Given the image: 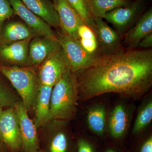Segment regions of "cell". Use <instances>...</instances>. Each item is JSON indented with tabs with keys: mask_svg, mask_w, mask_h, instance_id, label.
<instances>
[{
	"mask_svg": "<svg viewBox=\"0 0 152 152\" xmlns=\"http://www.w3.org/2000/svg\"><path fill=\"white\" fill-rule=\"evenodd\" d=\"M75 73L79 100L110 92L138 98L152 85V50H119Z\"/></svg>",
	"mask_w": 152,
	"mask_h": 152,
	"instance_id": "cell-1",
	"label": "cell"
},
{
	"mask_svg": "<svg viewBox=\"0 0 152 152\" xmlns=\"http://www.w3.org/2000/svg\"><path fill=\"white\" fill-rule=\"evenodd\" d=\"M78 100L77 77L75 73L69 70L53 87L50 99L53 119L61 121L73 119L76 116Z\"/></svg>",
	"mask_w": 152,
	"mask_h": 152,
	"instance_id": "cell-2",
	"label": "cell"
},
{
	"mask_svg": "<svg viewBox=\"0 0 152 152\" xmlns=\"http://www.w3.org/2000/svg\"><path fill=\"white\" fill-rule=\"evenodd\" d=\"M0 72L12 83L26 110L34 108L40 84L35 71L30 67L0 65Z\"/></svg>",
	"mask_w": 152,
	"mask_h": 152,
	"instance_id": "cell-3",
	"label": "cell"
},
{
	"mask_svg": "<svg viewBox=\"0 0 152 152\" xmlns=\"http://www.w3.org/2000/svg\"><path fill=\"white\" fill-rule=\"evenodd\" d=\"M56 37L65 53L71 70L74 72L93 65L100 57H96L89 54L78 40L64 33L59 34Z\"/></svg>",
	"mask_w": 152,
	"mask_h": 152,
	"instance_id": "cell-4",
	"label": "cell"
},
{
	"mask_svg": "<svg viewBox=\"0 0 152 152\" xmlns=\"http://www.w3.org/2000/svg\"><path fill=\"white\" fill-rule=\"evenodd\" d=\"M41 64L38 75L40 82L42 84L51 87H53L62 77L71 70L61 47L52 53Z\"/></svg>",
	"mask_w": 152,
	"mask_h": 152,
	"instance_id": "cell-5",
	"label": "cell"
},
{
	"mask_svg": "<svg viewBox=\"0 0 152 152\" xmlns=\"http://www.w3.org/2000/svg\"><path fill=\"white\" fill-rule=\"evenodd\" d=\"M0 142L12 152L22 148L21 135L15 107L3 111L0 115Z\"/></svg>",
	"mask_w": 152,
	"mask_h": 152,
	"instance_id": "cell-6",
	"label": "cell"
},
{
	"mask_svg": "<svg viewBox=\"0 0 152 152\" xmlns=\"http://www.w3.org/2000/svg\"><path fill=\"white\" fill-rule=\"evenodd\" d=\"M22 138V148L25 152H38L39 149L37 127L28 114V110L22 102L15 104Z\"/></svg>",
	"mask_w": 152,
	"mask_h": 152,
	"instance_id": "cell-7",
	"label": "cell"
},
{
	"mask_svg": "<svg viewBox=\"0 0 152 152\" xmlns=\"http://www.w3.org/2000/svg\"><path fill=\"white\" fill-rule=\"evenodd\" d=\"M53 1V4L58 15L60 27L63 33L78 40L77 33L78 28L84 22L67 0Z\"/></svg>",
	"mask_w": 152,
	"mask_h": 152,
	"instance_id": "cell-8",
	"label": "cell"
},
{
	"mask_svg": "<svg viewBox=\"0 0 152 152\" xmlns=\"http://www.w3.org/2000/svg\"><path fill=\"white\" fill-rule=\"evenodd\" d=\"M14 14L18 16L25 23L39 36L56 38L50 26L26 7L21 0H8Z\"/></svg>",
	"mask_w": 152,
	"mask_h": 152,
	"instance_id": "cell-9",
	"label": "cell"
},
{
	"mask_svg": "<svg viewBox=\"0 0 152 152\" xmlns=\"http://www.w3.org/2000/svg\"><path fill=\"white\" fill-rule=\"evenodd\" d=\"M61 47L57 37L39 36L32 38L29 45V65L36 66L41 64L50 55Z\"/></svg>",
	"mask_w": 152,
	"mask_h": 152,
	"instance_id": "cell-10",
	"label": "cell"
},
{
	"mask_svg": "<svg viewBox=\"0 0 152 152\" xmlns=\"http://www.w3.org/2000/svg\"><path fill=\"white\" fill-rule=\"evenodd\" d=\"M94 23V31L102 54H108L120 50V37L118 33L102 18H95Z\"/></svg>",
	"mask_w": 152,
	"mask_h": 152,
	"instance_id": "cell-11",
	"label": "cell"
},
{
	"mask_svg": "<svg viewBox=\"0 0 152 152\" xmlns=\"http://www.w3.org/2000/svg\"><path fill=\"white\" fill-rule=\"evenodd\" d=\"M32 39H26L0 45V59L12 64L29 65V45Z\"/></svg>",
	"mask_w": 152,
	"mask_h": 152,
	"instance_id": "cell-12",
	"label": "cell"
},
{
	"mask_svg": "<svg viewBox=\"0 0 152 152\" xmlns=\"http://www.w3.org/2000/svg\"><path fill=\"white\" fill-rule=\"evenodd\" d=\"M139 2L125 7L117 8L108 12L104 18L110 22L117 30L118 34L126 31L135 18L140 7Z\"/></svg>",
	"mask_w": 152,
	"mask_h": 152,
	"instance_id": "cell-13",
	"label": "cell"
},
{
	"mask_svg": "<svg viewBox=\"0 0 152 152\" xmlns=\"http://www.w3.org/2000/svg\"><path fill=\"white\" fill-rule=\"evenodd\" d=\"M152 33V10L150 9L137 22L134 26L125 36L123 44L126 50L137 48L145 37Z\"/></svg>",
	"mask_w": 152,
	"mask_h": 152,
	"instance_id": "cell-14",
	"label": "cell"
},
{
	"mask_svg": "<svg viewBox=\"0 0 152 152\" xmlns=\"http://www.w3.org/2000/svg\"><path fill=\"white\" fill-rule=\"evenodd\" d=\"M53 87L41 84L34 108V124L37 128L46 125L53 118L50 110V99Z\"/></svg>",
	"mask_w": 152,
	"mask_h": 152,
	"instance_id": "cell-15",
	"label": "cell"
},
{
	"mask_svg": "<svg viewBox=\"0 0 152 152\" xmlns=\"http://www.w3.org/2000/svg\"><path fill=\"white\" fill-rule=\"evenodd\" d=\"M29 10L50 25L60 27L58 15L53 4L49 0H21Z\"/></svg>",
	"mask_w": 152,
	"mask_h": 152,
	"instance_id": "cell-16",
	"label": "cell"
},
{
	"mask_svg": "<svg viewBox=\"0 0 152 152\" xmlns=\"http://www.w3.org/2000/svg\"><path fill=\"white\" fill-rule=\"evenodd\" d=\"M3 44H6L32 39L39 36L26 24L18 21L7 23L0 30ZM2 44V45H3Z\"/></svg>",
	"mask_w": 152,
	"mask_h": 152,
	"instance_id": "cell-17",
	"label": "cell"
},
{
	"mask_svg": "<svg viewBox=\"0 0 152 152\" xmlns=\"http://www.w3.org/2000/svg\"><path fill=\"white\" fill-rule=\"evenodd\" d=\"M77 33L80 45L89 54L96 57L103 55L99 47L96 36L91 28L83 23L79 26Z\"/></svg>",
	"mask_w": 152,
	"mask_h": 152,
	"instance_id": "cell-18",
	"label": "cell"
},
{
	"mask_svg": "<svg viewBox=\"0 0 152 152\" xmlns=\"http://www.w3.org/2000/svg\"><path fill=\"white\" fill-rule=\"evenodd\" d=\"M128 115L123 105L119 104L114 108L109 119V127L111 134L115 138L121 137L127 128Z\"/></svg>",
	"mask_w": 152,
	"mask_h": 152,
	"instance_id": "cell-19",
	"label": "cell"
},
{
	"mask_svg": "<svg viewBox=\"0 0 152 152\" xmlns=\"http://www.w3.org/2000/svg\"><path fill=\"white\" fill-rule=\"evenodd\" d=\"M89 2L94 18L102 19L108 12L130 5L129 0H89Z\"/></svg>",
	"mask_w": 152,
	"mask_h": 152,
	"instance_id": "cell-20",
	"label": "cell"
},
{
	"mask_svg": "<svg viewBox=\"0 0 152 152\" xmlns=\"http://www.w3.org/2000/svg\"><path fill=\"white\" fill-rule=\"evenodd\" d=\"M106 111L102 106L92 108L87 115V121L91 129L98 135H102L105 127Z\"/></svg>",
	"mask_w": 152,
	"mask_h": 152,
	"instance_id": "cell-21",
	"label": "cell"
},
{
	"mask_svg": "<svg viewBox=\"0 0 152 152\" xmlns=\"http://www.w3.org/2000/svg\"><path fill=\"white\" fill-rule=\"evenodd\" d=\"M77 13L85 23L94 30V17L93 16L89 0H67Z\"/></svg>",
	"mask_w": 152,
	"mask_h": 152,
	"instance_id": "cell-22",
	"label": "cell"
},
{
	"mask_svg": "<svg viewBox=\"0 0 152 152\" xmlns=\"http://www.w3.org/2000/svg\"><path fill=\"white\" fill-rule=\"evenodd\" d=\"M152 119V102L150 101L139 112L133 129L134 133L137 134L140 132L151 123Z\"/></svg>",
	"mask_w": 152,
	"mask_h": 152,
	"instance_id": "cell-23",
	"label": "cell"
},
{
	"mask_svg": "<svg viewBox=\"0 0 152 152\" xmlns=\"http://www.w3.org/2000/svg\"><path fill=\"white\" fill-rule=\"evenodd\" d=\"M18 102L13 93L0 80V104L3 107H13Z\"/></svg>",
	"mask_w": 152,
	"mask_h": 152,
	"instance_id": "cell-24",
	"label": "cell"
},
{
	"mask_svg": "<svg viewBox=\"0 0 152 152\" xmlns=\"http://www.w3.org/2000/svg\"><path fill=\"white\" fill-rule=\"evenodd\" d=\"M68 141L64 133H58L52 139L50 145V152H66Z\"/></svg>",
	"mask_w": 152,
	"mask_h": 152,
	"instance_id": "cell-25",
	"label": "cell"
},
{
	"mask_svg": "<svg viewBox=\"0 0 152 152\" xmlns=\"http://www.w3.org/2000/svg\"><path fill=\"white\" fill-rule=\"evenodd\" d=\"M14 15L13 9L8 0H0V30L5 21Z\"/></svg>",
	"mask_w": 152,
	"mask_h": 152,
	"instance_id": "cell-26",
	"label": "cell"
},
{
	"mask_svg": "<svg viewBox=\"0 0 152 152\" xmlns=\"http://www.w3.org/2000/svg\"><path fill=\"white\" fill-rule=\"evenodd\" d=\"M77 152H94L91 145L85 140L81 139L78 142Z\"/></svg>",
	"mask_w": 152,
	"mask_h": 152,
	"instance_id": "cell-27",
	"label": "cell"
},
{
	"mask_svg": "<svg viewBox=\"0 0 152 152\" xmlns=\"http://www.w3.org/2000/svg\"><path fill=\"white\" fill-rule=\"evenodd\" d=\"M138 47L144 49H150L152 47V33L144 37L138 44Z\"/></svg>",
	"mask_w": 152,
	"mask_h": 152,
	"instance_id": "cell-28",
	"label": "cell"
},
{
	"mask_svg": "<svg viewBox=\"0 0 152 152\" xmlns=\"http://www.w3.org/2000/svg\"><path fill=\"white\" fill-rule=\"evenodd\" d=\"M140 152H152V137H150L144 142L141 148Z\"/></svg>",
	"mask_w": 152,
	"mask_h": 152,
	"instance_id": "cell-29",
	"label": "cell"
},
{
	"mask_svg": "<svg viewBox=\"0 0 152 152\" xmlns=\"http://www.w3.org/2000/svg\"><path fill=\"white\" fill-rule=\"evenodd\" d=\"M3 107L1 105V104H0V115H1V114L3 112Z\"/></svg>",
	"mask_w": 152,
	"mask_h": 152,
	"instance_id": "cell-30",
	"label": "cell"
},
{
	"mask_svg": "<svg viewBox=\"0 0 152 152\" xmlns=\"http://www.w3.org/2000/svg\"><path fill=\"white\" fill-rule=\"evenodd\" d=\"M0 152H3L1 142H0Z\"/></svg>",
	"mask_w": 152,
	"mask_h": 152,
	"instance_id": "cell-31",
	"label": "cell"
},
{
	"mask_svg": "<svg viewBox=\"0 0 152 152\" xmlns=\"http://www.w3.org/2000/svg\"><path fill=\"white\" fill-rule=\"evenodd\" d=\"M106 152H115L114 150L112 149H109Z\"/></svg>",
	"mask_w": 152,
	"mask_h": 152,
	"instance_id": "cell-32",
	"label": "cell"
}]
</instances>
